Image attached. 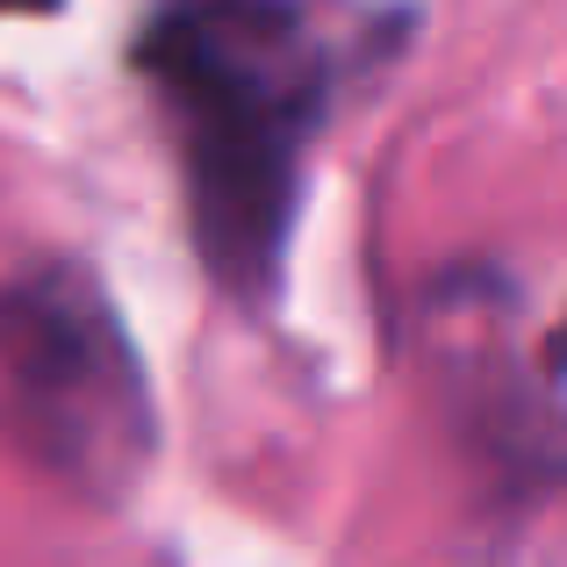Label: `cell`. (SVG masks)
<instances>
[{
  "label": "cell",
  "instance_id": "6da1fadb",
  "mask_svg": "<svg viewBox=\"0 0 567 567\" xmlns=\"http://www.w3.org/2000/svg\"><path fill=\"white\" fill-rule=\"evenodd\" d=\"M395 43L402 8L374 0H152L130 65L158 94L194 251L230 302L280 288L309 152Z\"/></svg>",
  "mask_w": 567,
  "mask_h": 567
},
{
  "label": "cell",
  "instance_id": "3957f363",
  "mask_svg": "<svg viewBox=\"0 0 567 567\" xmlns=\"http://www.w3.org/2000/svg\"><path fill=\"white\" fill-rule=\"evenodd\" d=\"M560 352H567V338H560Z\"/></svg>",
  "mask_w": 567,
  "mask_h": 567
},
{
  "label": "cell",
  "instance_id": "7a4b0ae2",
  "mask_svg": "<svg viewBox=\"0 0 567 567\" xmlns=\"http://www.w3.org/2000/svg\"><path fill=\"white\" fill-rule=\"evenodd\" d=\"M0 410L72 488L115 496L152 453V395L123 317L86 266H37L0 288Z\"/></svg>",
  "mask_w": 567,
  "mask_h": 567
}]
</instances>
